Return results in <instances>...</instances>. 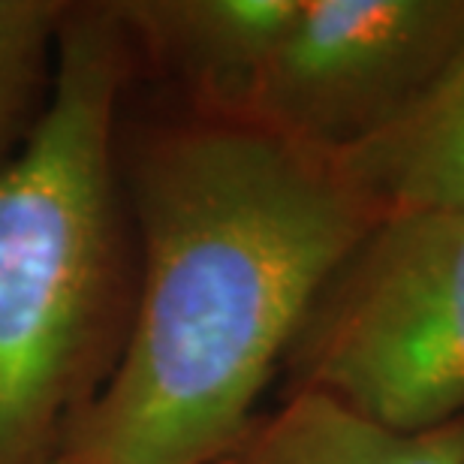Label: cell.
Masks as SVG:
<instances>
[{
  "mask_svg": "<svg viewBox=\"0 0 464 464\" xmlns=\"http://www.w3.org/2000/svg\"><path fill=\"white\" fill-rule=\"evenodd\" d=\"M464 43V0H299L247 124L341 157L429 88Z\"/></svg>",
  "mask_w": 464,
  "mask_h": 464,
  "instance_id": "4",
  "label": "cell"
},
{
  "mask_svg": "<svg viewBox=\"0 0 464 464\" xmlns=\"http://www.w3.org/2000/svg\"><path fill=\"white\" fill-rule=\"evenodd\" d=\"M121 169L133 323L58 456L211 464L259 416L314 295L380 211L338 157L247 121L124 118Z\"/></svg>",
  "mask_w": 464,
  "mask_h": 464,
  "instance_id": "1",
  "label": "cell"
},
{
  "mask_svg": "<svg viewBox=\"0 0 464 464\" xmlns=\"http://www.w3.org/2000/svg\"><path fill=\"white\" fill-rule=\"evenodd\" d=\"M133 58L115 0H70L52 109L0 169V464H45L127 344L136 232L121 169Z\"/></svg>",
  "mask_w": 464,
  "mask_h": 464,
  "instance_id": "2",
  "label": "cell"
},
{
  "mask_svg": "<svg viewBox=\"0 0 464 464\" xmlns=\"http://www.w3.org/2000/svg\"><path fill=\"white\" fill-rule=\"evenodd\" d=\"M45 464H70V461H67V459H61V456H54L52 461H45Z\"/></svg>",
  "mask_w": 464,
  "mask_h": 464,
  "instance_id": "9",
  "label": "cell"
},
{
  "mask_svg": "<svg viewBox=\"0 0 464 464\" xmlns=\"http://www.w3.org/2000/svg\"><path fill=\"white\" fill-rule=\"evenodd\" d=\"M136 85H157L169 112L247 121L268 61L299 0H115Z\"/></svg>",
  "mask_w": 464,
  "mask_h": 464,
  "instance_id": "5",
  "label": "cell"
},
{
  "mask_svg": "<svg viewBox=\"0 0 464 464\" xmlns=\"http://www.w3.org/2000/svg\"><path fill=\"white\" fill-rule=\"evenodd\" d=\"M314 392L392 431L464 420V208L389 211L314 295L281 365Z\"/></svg>",
  "mask_w": 464,
  "mask_h": 464,
  "instance_id": "3",
  "label": "cell"
},
{
  "mask_svg": "<svg viewBox=\"0 0 464 464\" xmlns=\"http://www.w3.org/2000/svg\"><path fill=\"white\" fill-rule=\"evenodd\" d=\"M70 0H0V169L52 109Z\"/></svg>",
  "mask_w": 464,
  "mask_h": 464,
  "instance_id": "8",
  "label": "cell"
},
{
  "mask_svg": "<svg viewBox=\"0 0 464 464\" xmlns=\"http://www.w3.org/2000/svg\"><path fill=\"white\" fill-rule=\"evenodd\" d=\"M211 464H464V420L392 431L314 392H281Z\"/></svg>",
  "mask_w": 464,
  "mask_h": 464,
  "instance_id": "7",
  "label": "cell"
},
{
  "mask_svg": "<svg viewBox=\"0 0 464 464\" xmlns=\"http://www.w3.org/2000/svg\"><path fill=\"white\" fill-rule=\"evenodd\" d=\"M338 163L380 215L464 208V43L392 124Z\"/></svg>",
  "mask_w": 464,
  "mask_h": 464,
  "instance_id": "6",
  "label": "cell"
}]
</instances>
